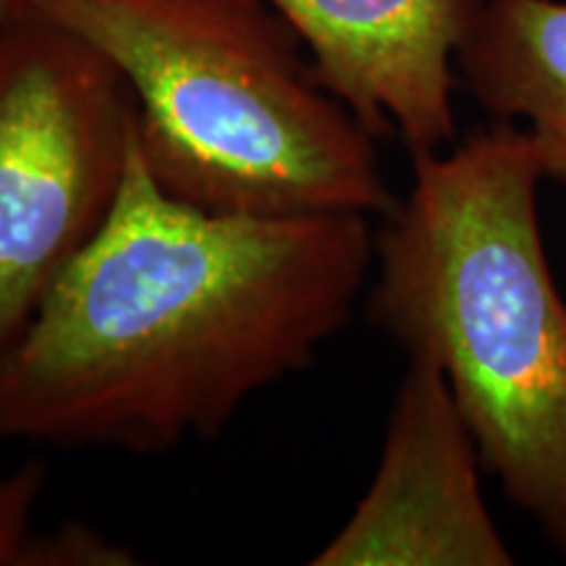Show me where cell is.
<instances>
[{
	"label": "cell",
	"instance_id": "8992f818",
	"mask_svg": "<svg viewBox=\"0 0 566 566\" xmlns=\"http://www.w3.org/2000/svg\"><path fill=\"white\" fill-rule=\"evenodd\" d=\"M302 40L321 82L375 137L409 153L457 137V51L478 0H265Z\"/></svg>",
	"mask_w": 566,
	"mask_h": 566
},
{
	"label": "cell",
	"instance_id": "5b68a950",
	"mask_svg": "<svg viewBox=\"0 0 566 566\" xmlns=\"http://www.w3.org/2000/svg\"><path fill=\"white\" fill-rule=\"evenodd\" d=\"M475 436L422 357L396 388L378 470L313 566H512L480 488Z\"/></svg>",
	"mask_w": 566,
	"mask_h": 566
},
{
	"label": "cell",
	"instance_id": "9c48e42d",
	"mask_svg": "<svg viewBox=\"0 0 566 566\" xmlns=\"http://www.w3.org/2000/svg\"><path fill=\"white\" fill-rule=\"evenodd\" d=\"M48 470L40 459H27L0 478V566H19L34 533V512L45 491Z\"/></svg>",
	"mask_w": 566,
	"mask_h": 566
},
{
	"label": "cell",
	"instance_id": "52a82bcc",
	"mask_svg": "<svg viewBox=\"0 0 566 566\" xmlns=\"http://www.w3.org/2000/svg\"><path fill=\"white\" fill-rule=\"evenodd\" d=\"M457 69L491 116L527 124L543 176L566 181V0H478Z\"/></svg>",
	"mask_w": 566,
	"mask_h": 566
},
{
	"label": "cell",
	"instance_id": "30bf717a",
	"mask_svg": "<svg viewBox=\"0 0 566 566\" xmlns=\"http://www.w3.org/2000/svg\"><path fill=\"white\" fill-rule=\"evenodd\" d=\"M21 6H27V0H0V24L9 17H13Z\"/></svg>",
	"mask_w": 566,
	"mask_h": 566
},
{
	"label": "cell",
	"instance_id": "277c9868",
	"mask_svg": "<svg viewBox=\"0 0 566 566\" xmlns=\"http://www.w3.org/2000/svg\"><path fill=\"white\" fill-rule=\"evenodd\" d=\"M134 134L108 55L30 3L0 24V363L108 221Z\"/></svg>",
	"mask_w": 566,
	"mask_h": 566
},
{
	"label": "cell",
	"instance_id": "6da1fadb",
	"mask_svg": "<svg viewBox=\"0 0 566 566\" xmlns=\"http://www.w3.org/2000/svg\"><path fill=\"white\" fill-rule=\"evenodd\" d=\"M375 260L357 212L239 216L179 200L134 134L97 231L0 363V441L163 454L307 370Z\"/></svg>",
	"mask_w": 566,
	"mask_h": 566
},
{
	"label": "cell",
	"instance_id": "ba28073f",
	"mask_svg": "<svg viewBox=\"0 0 566 566\" xmlns=\"http://www.w3.org/2000/svg\"><path fill=\"white\" fill-rule=\"evenodd\" d=\"M137 562L132 548L111 541L95 527L63 522L45 533L34 530L19 566H132Z\"/></svg>",
	"mask_w": 566,
	"mask_h": 566
},
{
	"label": "cell",
	"instance_id": "7a4b0ae2",
	"mask_svg": "<svg viewBox=\"0 0 566 566\" xmlns=\"http://www.w3.org/2000/svg\"><path fill=\"white\" fill-rule=\"evenodd\" d=\"M412 174L375 233L367 315L443 373L485 470L566 554V304L533 139L499 122L415 155Z\"/></svg>",
	"mask_w": 566,
	"mask_h": 566
},
{
	"label": "cell",
	"instance_id": "3957f363",
	"mask_svg": "<svg viewBox=\"0 0 566 566\" xmlns=\"http://www.w3.org/2000/svg\"><path fill=\"white\" fill-rule=\"evenodd\" d=\"M124 74L153 179L239 216L396 208L375 134L265 0H27Z\"/></svg>",
	"mask_w": 566,
	"mask_h": 566
}]
</instances>
